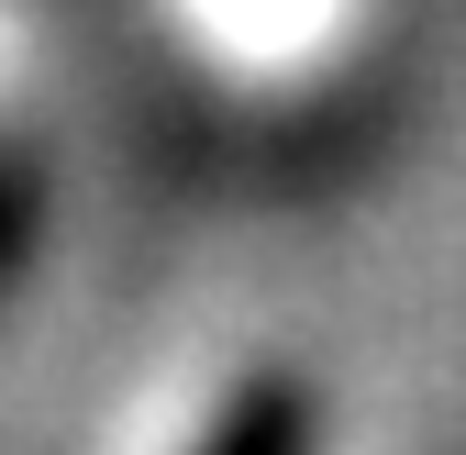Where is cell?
<instances>
[{
  "label": "cell",
  "mask_w": 466,
  "mask_h": 455,
  "mask_svg": "<svg viewBox=\"0 0 466 455\" xmlns=\"http://www.w3.org/2000/svg\"><path fill=\"white\" fill-rule=\"evenodd\" d=\"M311 433H322V411L300 378H245L222 400V422L200 433V455H311Z\"/></svg>",
  "instance_id": "1"
}]
</instances>
